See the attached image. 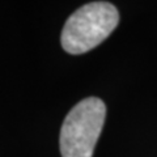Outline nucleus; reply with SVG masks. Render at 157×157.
Wrapping results in <instances>:
<instances>
[{
  "mask_svg": "<svg viewBox=\"0 0 157 157\" xmlns=\"http://www.w3.org/2000/svg\"><path fill=\"white\" fill-rule=\"evenodd\" d=\"M118 22L119 13L113 4H85L67 20L62 32V46L70 54H84L105 41Z\"/></svg>",
  "mask_w": 157,
  "mask_h": 157,
  "instance_id": "f257e3e1",
  "label": "nucleus"
},
{
  "mask_svg": "<svg viewBox=\"0 0 157 157\" xmlns=\"http://www.w3.org/2000/svg\"><path fill=\"white\" fill-rule=\"evenodd\" d=\"M106 117L105 104L89 97L67 114L60 131L62 157H92Z\"/></svg>",
  "mask_w": 157,
  "mask_h": 157,
  "instance_id": "f03ea898",
  "label": "nucleus"
}]
</instances>
